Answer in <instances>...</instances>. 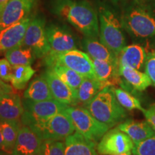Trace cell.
Wrapping results in <instances>:
<instances>
[{
    "label": "cell",
    "instance_id": "83f0119b",
    "mask_svg": "<svg viewBox=\"0 0 155 155\" xmlns=\"http://www.w3.org/2000/svg\"><path fill=\"white\" fill-rule=\"evenodd\" d=\"M48 68L51 69L62 81L67 83L70 87L76 91H78V88H79L84 79V77L78 73L63 65H55Z\"/></svg>",
    "mask_w": 155,
    "mask_h": 155
},
{
    "label": "cell",
    "instance_id": "74e56055",
    "mask_svg": "<svg viewBox=\"0 0 155 155\" xmlns=\"http://www.w3.org/2000/svg\"><path fill=\"white\" fill-rule=\"evenodd\" d=\"M9 0H0V12L3 10V9L5 8Z\"/></svg>",
    "mask_w": 155,
    "mask_h": 155
},
{
    "label": "cell",
    "instance_id": "e575fe53",
    "mask_svg": "<svg viewBox=\"0 0 155 155\" xmlns=\"http://www.w3.org/2000/svg\"><path fill=\"white\" fill-rule=\"evenodd\" d=\"M142 113L144 115L146 121L148 122L155 132V104L150 105L149 108H145Z\"/></svg>",
    "mask_w": 155,
    "mask_h": 155
},
{
    "label": "cell",
    "instance_id": "3957f363",
    "mask_svg": "<svg viewBox=\"0 0 155 155\" xmlns=\"http://www.w3.org/2000/svg\"><path fill=\"white\" fill-rule=\"evenodd\" d=\"M98 14L99 40L118 56L127 44L121 17L113 9L105 5L98 7Z\"/></svg>",
    "mask_w": 155,
    "mask_h": 155
},
{
    "label": "cell",
    "instance_id": "7a4b0ae2",
    "mask_svg": "<svg viewBox=\"0 0 155 155\" xmlns=\"http://www.w3.org/2000/svg\"><path fill=\"white\" fill-rule=\"evenodd\" d=\"M85 108L98 121L113 128L123 122L128 116L114 94L112 86H106L85 106Z\"/></svg>",
    "mask_w": 155,
    "mask_h": 155
},
{
    "label": "cell",
    "instance_id": "e0dca14e",
    "mask_svg": "<svg viewBox=\"0 0 155 155\" xmlns=\"http://www.w3.org/2000/svg\"><path fill=\"white\" fill-rule=\"evenodd\" d=\"M65 155H100L97 152V143L89 140L75 131L64 140Z\"/></svg>",
    "mask_w": 155,
    "mask_h": 155
},
{
    "label": "cell",
    "instance_id": "60d3db41",
    "mask_svg": "<svg viewBox=\"0 0 155 155\" xmlns=\"http://www.w3.org/2000/svg\"><path fill=\"white\" fill-rule=\"evenodd\" d=\"M0 155H12V154H9V153H7V152H5V151L0 150Z\"/></svg>",
    "mask_w": 155,
    "mask_h": 155
},
{
    "label": "cell",
    "instance_id": "30bf717a",
    "mask_svg": "<svg viewBox=\"0 0 155 155\" xmlns=\"http://www.w3.org/2000/svg\"><path fill=\"white\" fill-rule=\"evenodd\" d=\"M134 143L127 134L117 127L110 129L97 143L96 150L100 155L122 154L132 151Z\"/></svg>",
    "mask_w": 155,
    "mask_h": 155
},
{
    "label": "cell",
    "instance_id": "44dd1931",
    "mask_svg": "<svg viewBox=\"0 0 155 155\" xmlns=\"http://www.w3.org/2000/svg\"><path fill=\"white\" fill-rule=\"evenodd\" d=\"M23 96L24 98L35 101L54 99L44 74L35 78L31 81L24 92Z\"/></svg>",
    "mask_w": 155,
    "mask_h": 155
},
{
    "label": "cell",
    "instance_id": "52a82bcc",
    "mask_svg": "<svg viewBox=\"0 0 155 155\" xmlns=\"http://www.w3.org/2000/svg\"><path fill=\"white\" fill-rule=\"evenodd\" d=\"M44 140H65L75 131L72 120L64 111L53 116L45 121L28 126Z\"/></svg>",
    "mask_w": 155,
    "mask_h": 155
},
{
    "label": "cell",
    "instance_id": "603a6c76",
    "mask_svg": "<svg viewBox=\"0 0 155 155\" xmlns=\"http://www.w3.org/2000/svg\"><path fill=\"white\" fill-rule=\"evenodd\" d=\"M111 86H112L111 83L109 82L101 81L98 78H84L77 91L79 103L86 106L103 88Z\"/></svg>",
    "mask_w": 155,
    "mask_h": 155
},
{
    "label": "cell",
    "instance_id": "7c38bea8",
    "mask_svg": "<svg viewBox=\"0 0 155 155\" xmlns=\"http://www.w3.org/2000/svg\"><path fill=\"white\" fill-rule=\"evenodd\" d=\"M46 35L50 52L63 53L76 49V40L71 31L63 25L50 24L46 26Z\"/></svg>",
    "mask_w": 155,
    "mask_h": 155
},
{
    "label": "cell",
    "instance_id": "cb8c5ba5",
    "mask_svg": "<svg viewBox=\"0 0 155 155\" xmlns=\"http://www.w3.org/2000/svg\"><path fill=\"white\" fill-rule=\"evenodd\" d=\"M96 78L98 80L109 82L112 86L121 81L119 74V65L112 62L102 60L92 59Z\"/></svg>",
    "mask_w": 155,
    "mask_h": 155
},
{
    "label": "cell",
    "instance_id": "7bdbcfd3",
    "mask_svg": "<svg viewBox=\"0 0 155 155\" xmlns=\"http://www.w3.org/2000/svg\"></svg>",
    "mask_w": 155,
    "mask_h": 155
},
{
    "label": "cell",
    "instance_id": "d590c367",
    "mask_svg": "<svg viewBox=\"0 0 155 155\" xmlns=\"http://www.w3.org/2000/svg\"><path fill=\"white\" fill-rule=\"evenodd\" d=\"M12 92V87L7 84V82H5L2 79H0V100L5 94Z\"/></svg>",
    "mask_w": 155,
    "mask_h": 155
},
{
    "label": "cell",
    "instance_id": "8fae6325",
    "mask_svg": "<svg viewBox=\"0 0 155 155\" xmlns=\"http://www.w3.org/2000/svg\"><path fill=\"white\" fill-rule=\"evenodd\" d=\"M38 0H9L0 12V31L32 16Z\"/></svg>",
    "mask_w": 155,
    "mask_h": 155
},
{
    "label": "cell",
    "instance_id": "8d00e7d4",
    "mask_svg": "<svg viewBox=\"0 0 155 155\" xmlns=\"http://www.w3.org/2000/svg\"><path fill=\"white\" fill-rule=\"evenodd\" d=\"M0 150L5 151V152H6V147H5V140H4L3 135H2V134L1 131H0Z\"/></svg>",
    "mask_w": 155,
    "mask_h": 155
},
{
    "label": "cell",
    "instance_id": "ab89813d",
    "mask_svg": "<svg viewBox=\"0 0 155 155\" xmlns=\"http://www.w3.org/2000/svg\"><path fill=\"white\" fill-rule=\"evenodd\" d=\"M31 155H44V154H43V152H42V149H40V150H39L38 152H37L36 153H35V154H32Z\"/></svg>",
    "mask_w": 155,
    "mask_h": 155
},
{
    "label": "cell",
    "instance_id": "1f68e13d",
    "mask_svg": "<svg viewBox=\"0 0 155 155\" xmlns=\"http://www.w3.org/2000/svg\"><path fill=\"white\" fill-rule=\"evenodd\" d=\"M73 0H53L51 3V12L54 15L65 20Z\"/></svg>",
    "mask_w": 155,
    "mask_h": 155
},
{
    "label": "cell",
    "instance_id": "f546056e",
    "mask_svg": "<svg viewBox=\"0 0 155 155\" xmlns=\"http://www.w3.org/2000/svg\"><path fill=\"white\" fill-rule=\"evenodd\" d=\"M131 152L134 155H155V134L134 144Z\"/></svg>",
    "mask_w": 155,
    "mask_h": 155
},
{
    "label": "cell",
    "instance_id": "9c48e42d",
    "mask_svg": "<svg viewBox=\"0 0 155 155\" xmlns=\"http://www.w3.org/2000/svg\"><path fill=\"white\" fill-rule=\"evenodd\" d=\"M22 45L30 48L36 57L43 58L50 52L46 35L45 19L41 15L33 16L25 32Z\"/></svg>",
    "mask_w": 155,
    "mask_h": 155
},
{
    "label": "cell",
    "instance_id": "9a60e30c",
    "mask_svg": "<svg viewBox=\"0 0 155 155\" xmlns=\"http://www.w3.org/2000/svg\"><path fill=\"white\" fill-rule=\"evenodd\" d=\"M33 16L27 17L20 22L0 31V53L22 45L25 32Z\"/></svg>",
    "mask_w": 155,
    "mask_h": 155
},
{
    "label": "cell",
    "instance_id": "4316f807",
    "mask_svg": "<svg viewBox=\"0 0 155 155\" xmlns=\"http://www.w3.org/2000/svg\"><path fill=\"white\" fill-rule=\"evenodd\" d=\"M35 73V71L31 67V65L13 66L10 80L12 86L17 90H22L26 87Z\"/></svg>",
    "mask_w": 155,
    "mask_h": 155
},
{
    "label": "cell",
    "instance_id": "ac0fdd59",
    "mask_svg": "<svg viewBox=\"0 0 155 155\" xmlns=\"http://www.w3.org/2000/svg\"><path fill=\"white\" fill-rule=\"evenodd\" d=\"M24 111L22 100L14 92L5 94L0 100V120L21 122Z\"/></svg>",
    "mask_w": 155,
    "mask_h": 155
},
{
    "label": "cell",
    "instance_id": "f35d334b",
    "mask_svg": "<svg viewBox=\"0 0 155 155\" xmlns=\"http://www.w3.org/2000/svg\"><path fill=\"white\" fill-rule=\"evenodd\" d=\"M132 152H127L125 153H122V154H108V155H131Z\"/></svg>",
    "mask_w": 155,
    "mask_h": 155
},
{
    "label": "cell",
    "instance_id": "d6a6232c",
    "mask_svg": "<svg viewBox=\"0 0 155 155\" xmlns=\"http://www.w3.org/2000/svg\"><path fill=\"white\" fill-rule=\"evenodd\" d=\"M13 66L6 58L0 59V79L5 82H10Z\"/></svg>",
    "mask_w": 155,
    "mask_h": 155
},
{
    "label": "cell",
    "instance_id": "5b68a950",
    "mask_svg": "<svg viewBox=\"0 0 155 155\" xmlns=\"http://www.w3.org/2000/svg\"><path fill=\"white\" fill-rule=\"evenodd\" d=\"M43 62L47 68L55 65H63L73 70L84 78H97L91 58L77 48L63 53L50 52L43 58Z\"/></svg>",
    "mask_w": 155,
    "mask_h": 155
},
{
    "label": "cell",
    "instance_id": "f1b7e54d",
    "mask_svg": "<svg viewBox=\"0 0 155 155\" xmlns=\"http://www.w3.org/2000/svg\"><path fill=\"white\" fill-rule=\"evenodd\" d=\"M112 89L118 101L125 109L128 111L137 109L141 112L145 110V108L141 106L140 101L127 91L121 88H116L114 86H112Z\"/></svg>",
    "mask_w": 155,
    "mask_h": 155
},
{
    "label": "cell",
    "instance_id": "b9f144b4",
    "mask_svg": "<svg viewBox=\"0 0 155 155\" xmlns=\"http://www.w3.org/2000/svg\"><path fill=\"white\" fill-rule=\"evenodd\" d=\"M114 2H120V1H123V0H113Z\"/></svg>",
    "mask_w": 155,
    "mask_h": 155
},
{
    "label": "cell",
    "instance_id": "7402d4cb",
    "mask_svg": "<svg viewBox=\"0 0 155 155\" xmlns=\"http://www.w3.org/2000/svg\"><path fill=\"white\" fill-rule=\"evenodd\" d=\"M119 74L126 83L138 91H143L149 86H153L149 75L141 71L128 66H119Z\"/></svg>",
    "mask_w": 155,
    "mask_h": 155
},
{
    "label": "cell",
    "instance_id": "2e32d148",
    "mask_svg": "<svg viewBox=\"0 0 155 155\" xmlns=\"http://www.w3.org/2000/svg\"><path fill=\"white\" fill-rule=\"evenodd\" d=\"M147 55L146 50L141 45H126L118 55L119 65L141 71L145 67Z\"/></svg>",
    "mask_w": 155,
    "mask_h": 155
},
{
    "label": "cell",
    "instance_id": "5bb4252c",
    "mask_svg": "<svg viewBox=\"0 0 155 155\" xmlns=\"http://www.w3.org/2000/svg\"><path fill=\"white\" fill-rule=\"evenodd\" d=\"M43 139L30 127L22 125L12 155H31L41 149Z\"/></svg>",
    "mask_w": 155,
    "mask_h": 155
},
{
    "label": "cell",
    "instance_id": "ba28073f",
    "mask_svg": "<svg viewBox=\"0 0 155 155\" xmlns=\"http://www.w3.org/2000/svg\"><path fill=\"white\" fill-rule=\"evenodd\" d=\"M22 103L25 111L21 118V123L25 126L47 121L68 107L55 99L35 101L24 98Z\"/></svg>",
    "mask_w": 155,
    "mask_h": 155
},
{
    "label": "cell",
    "instance_id": "d4e9b609",
    "mask_svg": "<svg viewBox=\"0 0 155 155\" xmlns=\"http://www.w3.org/2000/svg\"><path fill=\"white\" fill-rule=\"evenodd\" d=\"M36 58L33 50L23 45L5 52V58L12 66L31 65Z\"/></svg>",
    "mask_w": 155,
    "mask_h": 155
},
{
    "label": "cell",
    "instance_id": "836d02e7",
    "mask_svg": "<svg viewBox=\"0 0 155 155\" xmlns=\"http://www.w3.org/2000/svg\"><path fill=\"white\" fill-rule=\"evenodd\" d=\"M144 71L152 80L153 86H155V53H150L147 55Z\"/></svg>",
    "mask_w": 155,
    "mask_h": 155
},
{
    "label": "cell",
    "instance_id": "4dcf8cb0",
    "mask_svg": "<svg viewBox=\"0 0 155 155\" xmlns=\"http://www.w3.org/2000/svg\"><path fill=\"white\" fill-rule=\"evenodd\" d=\"M41 149L44 155H65V143L62 141L44 140Z\"/></svg>",
    "mask_w": 155,
    "mask_h": 155
},
{
    "label": "cell",
    "instance_id": "277c9868",
    "mask_svg": "<svg viewBox=\"0 0 155 155\" xmlns=\"http://www.w3.org/2000/svg\"><path fill=\"white\" fill-rule=\"evenodd\" d=\"M65 21L72 25L85 37L99 38L98 12L88 1L73 0Z\"/></svg>",
    "mask_w": 155,
    "mask_h": 155
},
{
    "label": "cell",
    "instance_id": "484cf974",
    "mask_svg": "<svg viewBox=\"0 0 155 155\" xmlns=\"http://www.w3.org/2000/svg\"><path fill=\"white\" fill-rule=\"evenodd\" d=\"M20 121L0 120V131L5 140L6 152L12 154L16 142L19 128L22 126Z\"/></svg>",
    "mask_w": 155,
    "mask_h": 155
},
{
    "label": "cell",
    "instance_id": "4fadbf2b",
    "mask_svg": "<svg viewBox=\"0 0 155 155\" xmlns=\"http://www.w3.org/2000/svg\"><path fill=\"white\" fill-rule=\"evenodd\" d=\"M43 74L48 81L54 99L68 106H75L78 104L76 90L62 81L49 68L46 69Z\"/></svg>",
    "mask_w": 155,
    "mask_h": 155
},
{
    "label": "cell",
    "instance_id": "6da1fadb",
    "mask_svg": "<svg viewBox=\"0 0 155 155\" xmlns=\"http://www.w3.org/2000/svg\"><path fill=\"white\" fill-rule=\"evenodd\" d=\"M121 21L124 30L131 38L144 40L155 37V11L137 1L123 8Z\"/></svg>",
    "mask_w": 155,
    "mask_h": 155
},
{
    "label": "cell",
    "instance_id": "d6986e66",
    "mask_svg": "<svg viewBox=\"0 0 155 155\" xmlns=\"http://www.w3.org/2000/svg\"><path fill=\"white\" fill-rule=\"evenodd\" d=\"M116 127L127 134L134 144L155 134L154 131L147 121H139L132 119H126L118 124Z\"/></svg>",
    "mask_w": 155,
    "mask_h": 155
},
{
    "label": "cell",
    "instance_id": "ffe728a7",
    "mask_svg": "<svg viewBox=\"0 0 155 155\" xmlns=\"http://www.w3.org/2000/svg\"><path fill=\"white\" fill-rule=\"evenodd\" d=\"M82 48L91 59L102 60L119 64L118 56L96 38L84 37L81 42Z\"/></svg>",
    "mask_w": 155,
    "mask_h": 155
},
{
    "label": "cell",
    "instance_id": "8992f818",
    "mask_svg": "<svg viewBox=\"0 0 155 155\" xmlns=\"http://www.w3.org/2000/svg\"><path fill=\"white\" fill-rule=\"evenodd\" d=\"M65 111L72 120L75 131L89 140L98 143L109 130V127L96 119L86 108L68 106Z\"/></svg>",
    "mask_w": 155,
    "mask_h": 155
}]
</instances>
